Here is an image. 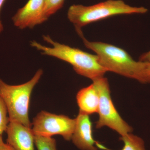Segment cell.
<instances>
[{"label": "cell", "mask_w": 150, "mask_h": 150, "mask_svg": "<svg viewBox=\"0 0 150 150\" xmlns=\"http://www.w3.org/2000/svg\"><path fill=\"white\" fill-rule=\"evenodd\" d=\"M6 132V143L13 150H35V135L32 128L17 122H9Z\"/></svg>", "instance_id": "ba28073f"}, {"label": "cell", "mask_w": 150, "mask_h": 150, "mask_svg": "<svg viewBox=\"0 0 150 150\" xmlns=\"http://www.w3.org/2000/svg\"><path fill=\"white\" fill-rule=\"evenodd\" d=\"M79 112L89 115L98 112L99 98L98 92L93 83L80 90L76 96Z\"/></svg>", "instance_id": "30bf717a"}, {"label": "cell", "mask_w": 150, "mask_h": 150, "mask_svg": "<svg viewBox=\"0 0 150 150\" xmlns=\"http://www.w3.org/2000/svg\"><path fill=\"white\" fill-rule=\"evenodd\" d=\"M43 39L51 44L48 47L33 40L30 45L43 55L55 57L69 63L77 74L92 81L104 76L107 71L103 67L97 55H93L54 41L49 35H43Z\"/></svg>", "instance_id": "7a4b0ae2"}, {"label": "cell", "mask_w": 150, "mask_h": 150, "mask_svg": "<svg viewBox=\"0 0 150 150\" xmlns=\"http://www.w3.org/2000/svg\"><path fill=\"white\" fill-rule=\"evenodd\" d=\"M43 74V70L40 69L31 79L18 85H9L0 79V96L7 109L10 122H17L32 128L28 115L30 97Z\"/></svg>", "instance_id": "3957f363"}, {"label": "cell", "mask_w": 150, "mask_h": 150, "mask_svg": "<svg viewBox=\"0 0 150 150\" xmlns=\"http://www.w3.org/2000/svg\"><path fill=\"white\" fill-rule=\"evenodd\" d=\"M76 31L86 47L96 53L100 64L107 71L134 79L141 83H147V62L135 61L124 49L114 45L88 41L84 37L81 29Z\"/></svg>", "instance_id": "6da1fadb"}, {"label": "cell", "mask_w": 150, "mask_h": 150, "mask_svg": "<svg viewBox=\"0 0 150 150\" xmlns=\"http://www.w3.org/2000/svg\"><path fill=\"white\" fill-rule=\"evenodd\" d=\"M35 143L37 150H57L56 140L52 137L35 135Z\"/></svg>", "instance_id": "7c38bea8"}, {"label": "cell", "mask_w": 150, "mask_h": 150, "mask_svg": "<svg viewBox=\"0 0 150 150\" xmlns=\"http://www.w3.org/2000/svg\"><path fill=\"white\" fill-rule=\"evenodd\" d=\"M146 73L148 83H150V62H147L146 69Z\"/></svg>", "instance_id": "e0dca14e"}, {"label": "cell", "mask_w": 150, "mask_h": 150, "mask_svg": "<svg viewBox=\"0 0 150 150\" xmlns=\"http://www.w3.org/2000/svg\"><path fill=\"white\" fill-rule=\"evenodd\" d=\"M139 61L143 62H150V50L146 53L142 54L139 57Z\"/></svg>", "instance_id": "2e32d148"}, {"label": "cell", "mask_w": 150, "mask_h": 150, "mask_svg": "<svg viewBox=\"0 0 150 150\" xmlns=\"http://www.w3.org/2000/svg\"><path fill=\"white\" fill-rule=\"evenodd\" d=\"M120 140L123 143V148L120 150H146L143 139L131 133L121 137Z\"/></svg>", "instance_id": "8fae6325"}, {"label": "cell", "mask_w": 150, "mask_h": 150, "mask_svg": "<svg viewBox=\"0 0 150 150\" xmlns=\"http://www.w3.org/2000/svg\"><path fill=\"white\" fill-rule=\"evenodd\" d=\"M71 140L81 150H98L93 136L92 124L89 115L79 112Z\"/></svg>", "instance_id": "9c48e42d"}, {"label": "cell", "mask_w": 150, "mask_h": 150, "mask_svg": "<svg viewBox=\"0 0 150 150\" xmlns=\"http://www.w3.org/2000/svg\"><path fill=\"white\" fill-rule=\"evenodd\" d=\"M75 125V119L42 110L33 118L31 128L34 135L46 137L60 135L66 141H69Z\"/></svg>", "instance_id": "8992f818"}, {"label": "cell", "mask_w": 150, "mask_h": 150, "mask_svg": "<svg viewBox=\"0 0 150 150\" xmlns=\"http://www.w3.org/2000/svg\"><path fill=\"white\" fill-rule=\"evenodd\" d=\"M8 111L4 103L0 96V136L6 132L10 121Z\"/></svg>", "instance_id": "5bb4252c"}, {"label": "cell", "mask_w": 150, "mask_h": 150, "mask_svg": "<svg viewBox=\"0 0 150 150\" xmlns=\"http://www.w3.org/2000/svg\"><path fill=\"white\" fill-rule=\"evenodd\" d=\"M147 11V9L144 7L132 6L122 0H107L92 6L73 5L68 10L67 17L76 29H78L114 16L144 14Z\"/></svg>", "instance_id": "277c9868"}, {"label": "cell", "mask_w": 150, "mask_h": 150, "mask_svg": "<svg viewBox=\"0 0 150 150\" xmlns=\"http://www.w3.org/2000/svg\"><path fill=\"white\" fill-rule=\"evenodd\" d=\"M0 150H13L3 140L2 135L0 136Z\"/></svg>", "instance_id": "9a60e30c"}, {"label": "cell", "mask_w": 150, "mask_h": 150, "mask_svg": "<svg viewBox=\"0 0 150 150\" xmlns=\"http://www.w3.org/2000/svg\"><path fill=\"white\" fill-rule=\"evenodd\" d=\"M45 1L28 0L12 18L14 25L20 29L32 28L46 21L44 16Z\"/></svg>", "instance_id": "52a82bcc"}, {"label": "cell", "mask_w": 150, "mask_h": 150, "mask_svg": "<svg viewBox=\"0 0 150 150\" xmlns=\"http://www.w3.org/2000/svg\"><path fill=\"white\" fill-rule=\"evenodd\" d=\"M93 81L98 92L99 98L98 111L99 118L96 125L97 129L107 126L116 131L121 137L131 133L133 128L121 118L112 102L107 79L103 76Z\"/></svg>", "instance_id": "5b68a950"}, {"label": "cell", "mask_w": 150, "mask_h": 150, "mask_svg": "<svg viewBox=\"0 0 150 150\" xmlns=\"http://www.w3.org/2000/svg\"><path fill=\"white\" fill-rule=\"evenodd\" d=\"M5 1L6 0H0V11H1V8ZM3 30H4V26H3L1 21L0 20V33L2 32Z\"/></svg>", "instance_id": "ac0fdd59"}, {"label": "cell", "mask_w": 150, "mask_h": 150, "mask_svg": "<svg viewBox=\"0 0 150 150\" xmlns=\"http://www.w3.org/2000/svg\"><path fill=\"white\" fill-rule=\"evenodd\" d=\"M65 0H45L44 16L46 21L50 17L61 9Z\"/></svg>", "instance_id": "4fadbf2b"}]
</instances>
